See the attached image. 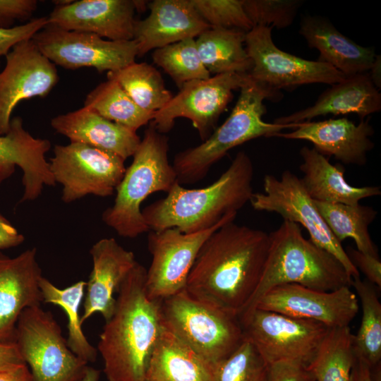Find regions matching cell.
<instances>
[{
  "mask_svg": "<svg viewBox=\"0 0 381 381\" xmlns=\"http://www.w3.org/2000/svg\"><path fill=\"white\" fill-rule=\"evenodd\" d=\"M269 244V234L261 229L226 223L201 246L186 291L239 316L258 285Z\"/></svg>",
  "mask_w": 381,
  "mask_h": 381,
  "instance_id": "1",
  "label": "cell"
},
{
  "mask_svg": "<svg viewBox=\"0 0 381 381\" xmlns=\"http://www.w3.org/2000/svg\"><path fill=\"white\" fill-rule=\"evenodd\" d=\"M146 270L137 262L121 284L114 314L105 322L97 351L108 381H145L155 346L164 329L160 301L145 288Z\"/></svg>",
  "mask_w": 381,
  "mask_h": 381,
  "instance_id": "2",
  "label": "cell"
},
{
  "mask_svg": "<svg viewBox=\"0 0 381 381\" xmlns=\"http://www.w3.org/2000/svg\"><path fill=\"white\" fill-rule=\"evenodd\" d=\"M253 162L238 152L228 169L210 186L188 189L176 182L166 197L142 210L152 231L175 228L185 234L207 229L229 213H237L253 193Z\"/></svg>",
  "mask_w": 381,
  "mask_h": 381,
  "instance_id": "3",
  "label": "cell"
},
{
  "mask_svg": "<svg viewBox=\"0 0 381 381\" xmlns=\"http://www.w3.org/2000/svg\"><path fill=\"white\" fill-rule=\"evenodd\" d=\"M267 258L258 285L238 318L250 313L271 289L296 284L322 291L351 286L352 278L329 253L306 238L296 223L283 220L269 234Z\"/></svg>",
  "mask_w": 381,
  "mask_h": 381,
  "instance_id": "4",
  "label": "cell"
},
{
  "mask_svg": "<svg viewBox=\"0 0 381 381\" xmlns=\"http://www.w3.org/2000/svg\"><path fill=\"white\" fill-rule=\"evenodd\" d=\"M283 97L251 80L240 89L238 100L224 122L195 147L177 153L172 167L179 184L198 182L207 174L211 167L231 149L259 137H271L284 129L298 127L267 123L262 120L267 109L265 99L277 102Z\"/></svg>",
  "mask_w": 381,
  "mask_h": 381,
  "instance_id": "5",
  "label": "cell"
},
{
  "mask_svg": "<svg viewBox=\"0 0 381 381\" xmlns=\"http://www.w3.org/2000/svg\"><path fill=\"white\" fill-rule=\"evenodd\" d=\"M168 152L169 138L150 123L116 189L113 205L102 215L104 223L120 236L135 238L149 231L142 202L153 193H168L177 182Z\"/></svg>",
  "mask_w": 381,
  "mask_h": 381,
  "instance_id": "6",
  "label": "cell"
},
{
  "mask_svg": "<svg viewBox=\"0 0 381 381\" xmlns=\"http://www.w3.org/2000/svg\"><path fill=\"white\" fill-rule=\"evenodd\" d=\"M163 324L214 366L244 339L237 315L193 297L184 289L160 303Z\"/></svg>",
  "mask_w": 381,
  "mask_h": 381,
  "instance_id": "7",
  "label": "cell"
},
{
  "mask_svg": "<svg viewBox=\"0 0 381 381\" xmlns=\"http://www.w3.org/2000/svg\"><path fill=\"white\" fill-rule=\"evenodd\" d=\"M13 341L34 381H80L87 366L69 349L52 313L40 306L20 313Z\"/></svg>",
  "mask_w": 381,
  "mask_h": 381,
  "instance_id": "8",
  "label": "cell"
},
{
  "mask_svg": "<svg viewBox=\"0 0 381 381\" xmlns=\"http://www.w3.org/2000/svg\"><path fill=\"white\" fill-rule=\"evenodd\" d=\"M239 320L244 337L253 344L266 364L308 365L330 329L318 322L257 308Z\"/></svg>",
  "mask_w": 381,
  "mask_h": 381,
  "instance_id": "9",
  "label": "cell"
},
{
  "mask_svg": "<svg viewBox=\"0 0 381 381\" xmlns=\"http://www.w3.org/2000/svg\"><path fill=\"white\" fill-rule=\"evenodd\" d=\"M263 189V193H253L251 196L250 202L254 210L277 213L284 220L302 226L310 240L332 254L352 279L360 277L341 243L332 233L296 174L289 170L283 171L279 178L266 174Z\"/></svg>",
  "mask_w": 381,
  "mask_h": 381,
  "instance_id": "10",
  "label": "cell"
},
{
  "mask_svg": "<svg viewBox=\"0 0 381 381\" xmlns=\"http://www.w3.org/2000/svg\"><path fill=\"white\" fill-rule=\"evenodd\" d=\"M124 162L109 152L70 142L56 145L49 162L56 183L62 186V200L71 203L87 195H114L126 171Z\"/></svg>",
  "mask_w": 381,
  "mask_h": 381,
  "instance_id": "11",
  "label": "cell"
},
{
  "mask_svg": "<svg viewBox=\"0 0 381 381\" xmlns=\"http://www.w3.org/2000/svg\"><path fill=\"white\" fill-rule=\"evenodd\" d=\"M272 28L258 25L246 33L245 47L253 64L248 74L252 80L281 92L282 89L291 90L307 84L331 85L346 78L327 64L279 49L272 40Z\"/></svg>",
  "mask_w": 381,
  "mask_h": 381,
  "instance_id": "12",
  "label": "cell"
},
{
  "mask_svg": "<svg viewBox=\"0 0 381 381\" xmlns=\"http://www.w3.org/2000/svg\"><path fill=\"white\" fill-rule=\"evenodd\" d=\"M250 80L248 73H223L187 82L169 102L156 111L150 122L164 134L178 118L189 119L202 141L216 128L220 115L233 97V92Z\"/></svg>",
  "mask_w": 381,
  "mask_h": 381,
  "instance_id": "13",
  "label": "cell"
},
{
  "mask_svg": "<svg viewBox=\"0 0 381 381\" xmlns=\"http://www.w3.org/2000/svg\"><path fill=\"white\" fill-rule=\"evenodd\" d=\"M39 50L55 65L67 69L95 68L116 71L138 56L135 42L114 41L90 32L67 30L48 24L32 37Z\"/></svg>",
  "mask_w": 381,
  "mask_h": 381,
  "instance_id": "14",
  "label": "cell"
},
{
  "mask_svg": "<svg viewBox=\"0 0 381 381\" xmlns=\"http://www.w3.org/2000/svg\"><path fill=\"white\" fill-rule=\"evenodd\" d=\"M236 214L229 213L212 227L195 233L185 234L175 228L151 230L147 238L152 255L146 271L147 296L161 301L183 290L202 244L217 229L234 221Z\"/></svg>",
  "mask_w": 381,
  "mask_h": 381,
  "instance_id": "15",
  "label": "cell"
},
{
  "mask_svg": "<svg viewBox=\"0 0 381 381\" xmlns=\"http://www.w3.org/2000/svg\"><path fill=\"white\" fill-rule=\"evenodd\" d=\"M256 308L318 322L332 329L349 326L359 306L358 297L350 286L322 291L286 284L268 291L258 301Z\"/></svg>",
  "mask_w": 381,
  "mask_h": 381,
  "instance_id": "16",
  "label": "cell"
},
{
  "mask_svg": "<svg viewBox=\"0 0 381 381\" xmlns=\"http://www.w3.org/2000/svg\"><path fill=\"white\" fill-rule=\"evenodd\" d=\"M59 81L54 63L32 39L16 44L0 72V135L9 130L12 112L22 100L47 96Z\"/></svg>",
  "mask_w": 381,
  "mask_h": 381,
  "instance_id": "17",
  "label": "cell"
},
{
  "mask_svg": "<svg viewBox=\"0 0 381 381\" xmlns=\"http://www.w3.org/2000/svg\"><path fill=\"white\" fill-rule=\"evenodd\" d=\"M50 148L49 140L35 138L23 128L20 116L11 119L8 131L0 135V184L14 172L16 166L19 167L24 188L19 202L33 201L45 186H55L45 157Z\"/></svg>",
  "mask_w": 381,
  "mask_h": 381,
  "instance_id": "18",
  "label": "cell"
},
{
  "mask_svg": "<svg viewBox=\"0 0 381 381\" xmlns=\"http://www.w3.org/2000/svg\"><path fill=\"white\" fill-rule=\"evenodd\" d=\"M369 120L361 119L358 124L345 117L306 121L299 123L291 132H279L271 137L307 140L327 157H334L345 164L363 166L375 145L370 140L374 129Z\"/></svg>",
  "mask_w": 381,
  "mask_h": 381,
  "instance_id": "19",
  "label": "cell"
},
{
  "mask_svg": "<svg viewBox=\"0 0 381 381\" xmlns=\"http://www.w3.org/2000/svg\"><path fill=\"white\" fill-rule=\"evenodd\" d=\"M138 1L80 0L56 6L49 23L67 30L95 34L114 41L133 39Z\"/></svg>",
  "mask_w": 381,
  "mask_h": 381,
  "instance_id": "20",
  "label": "cell"
},
{
  "mask_svg": "<svg viewBox=\"0 0 381 381\" xmlns=\"http://www.w3.org/2000/svg\"><path fill=\"white\" fill-rule=\"evenodd\" d=\"M35 248L14 258L0 253V342L13 341L20 313L43 302Z\"/></svg>",
  "mask_w": 381,
  "mask_h": 381,
  "instance_id": "21",
  "label": "cell"
},
{
  "mask_svg": "<svg viewBox=\"0 0 381 381\" xmlns=\"http://www.w3.org/2000/svg\"><path fill=\"white\" fill-rule=\"evenodd\" d=\"M92 269L86 282L82 324L96 313L105 322L114 314L121 284L138 262L134 253L123 248L114 238L97 241L90 248Z\"/></svg>",
  "mask_w": 381,
  "mask_h": 381,
  "instance_id": "22",
  "label": "cell"
},
{
  "mask_svg": "<svg viewBox=\"0 0 381 381\" xmlns=\"http://www.w3.org/2000/svg\"><path fill=\"white\" fill-rule=\"evenodd\" d=\"M148 8L150 14L134 23L133 40L138 56L183 40L195 39L210 28L191 0H154L148 3Z\"/></svg>",
  "mask_w": 381,
  "mask_h": 381,
  "instance_id": "23",
  "label": "cell"
},
{
  "mask_svg": "<svg viewBox=\"0 0 381 381\" xmlns=\"http://www.w3.org/2000/svg\"><path fill=\"white\" fill-rule=\"evenodd\" d=\"M381 109V95L369 73L346 77L323 91L315 102L291 114L278 117L274 123L286 125L310 121L319 116L356 114L361 119Z\"/></svg>",
  "mask_w": 381,
  "mask_h": 381,
  "instance_id": "24",
  "label": "cell"
},
{
  "mask_svg": "<svg viewBox=\"0 0 381 381\" xmlns=\"http://www.w3.org/2000/svg\"><path fill=\"white\" fill-rule=\"evenodd\" d=\"M51 126L71 142L109 152L124 160L133 157L141 140L135 131L108 120L86 107L54 117Z\"/></svg>",
  "mask_w": 381,
  "mask_h": 381,
  "instance_id": "25",
  "label": "cell"
},
{
  "mask_svg": "<svg viewBox=\"0 0 381 381\" xmlns=\"http://www.w3.org/2000/svg\"><path fill=\"white\" fill-rule=\"evenodd\" d=\"M298 32L310 49L319 52L318 61L330 65L345 77L368 72L377 55L373 47L356 44L320 16H304Z\"/></svg>",
  "mask_w": 381,
  "mask_h": 381,
  "instance_id": "26",
  "label": "cell"
},
{
  "mask_svg": "<svg viewBox=\"0 0 381 381\" xmlns=\"http://www.w3.org/2000/svg\"><path fill=\"white\" fill-rule=\"evenodd\" d=\"M302 163L300 179L309 196L315 201L353 205L362 199L381 194L380 186L355 187L344 177L345 170L339 164H332L328 158L315 148L303 147L299 152Z\"/></svg>",
  "mask_w": 381,
  "mask_h": 381,
  "instance_id": "27",
  "label": "cell"
},
{
  "mask_svg": "<svg viewBox=\"0 0 381 381\" xmlns=\"http://www.w3.org/2000/svg\"><path fill=\"white\" fill-rule=\"evenodd\" d=\"M214 366L164 327L150 357L145 381H213Z\"/></svg>",
  "mask_w": 381,
  "mask_h": 381,
  "instance_id": "28",
  "label": "cell"
},
{
  "mask_svg": "<svg viewBox=\"0 0 381 381\" xmlns=\"http://www.w3.org/2000/svg\"><path fill=\"white\" fill-rule=\"evenodd\" d=\"M246 32L210 28L197 37L201 61L211 74L248 73L253 64L245 47Z\"/></svg>",
  "mask_w": 381,
  "mask_h": 381,
  "instance_id": "29",
  "label": "cell"
},
{
  "mask_svg": "<svg viewBox=\"0 0 381 381\" xmlns=\"http://www.w3.org/2000/svg\"><path fill=\"white\" fill-rule=\"evenodd\" d=\"M314 201L320 215L339 242L351 238L358 250L379 257L368 230L377 214V210L359 202L348 205Z\"/></svg>",
  "mask_w": 381,
  "mask_h": 381,
  "instance_id": "30",
  "label": "cell"
},
{
  "mask_svg": "<svg viewBox=\"0 0 381 381\" xmlns=\"http://www.w3.org/2000/svg\"><path fill=\"white\" fill-rule=\"evenodd\" d=\"M116 81L142 109L152 113L164 107L173 97L160 73L152 65L135 61L116 71L107 73Z\"/></svg>",
  "mask_w": 381,
  "mask_h": 381,
  "instance_id": "31",
  "label": "cell"
},
{
  "mask_svg": "<svg viewBox=\"0 0 381 381\" xmlns=\"http://www.w3.org/2000/svg\"><path fill=\"white\" fill-rule=\"evenodd\" d=\"M85 286L86 282L81 280L66 288L59 289L43 276L40 280L43 302L61 308L67 315L68 346L78 357L88 363L95 361L97 350L84 334L79 315Z\"/></svg>",
  "mask_w": 381,
  "mask_h": 381,
  "instance_id": "32",
  "label": "cell"
},
{
  "mask_svg": "<svg viewBox=\"0 0 381 381\" xmlns=\"http://www.w3.org/2000/svg\"><path fill=\"white\" fill-rule=\"evenodd\" d=\"M354 287L360 299L362 318L359 329L353 334L355 357L364 361L370 368L380 365L381 361V303L373 284L360 277L353 278Z\"/></svg>",
  "mask_w": 381,
  "mask_h": 381,
  "instance_id": "33",
  "label": "cell"
},
{
  "mask_svg": "<svg viewBox=\"0 0 381 381\" xmlns=\"http://www.w3.org/2000/svg\"><path fill=\"white\" fill-rule=\"evenodd\" d=\"M349 326L329 329L308 365L316 381H350L356 357Z\"/></svg>",
  "mask_w": 381,
  "mask_h": 381,
  "instance_id": "34",
  "label": "cell"
},
{
  "mask_svg": "<svg viewBox=\"0 0 381 381\" xmlns=\"http://www.w3.org/2000/svg\"><path fill=\"white\" fill-rule=\"evenodd\" d=\"M84 107L135 131L151 122L155 115L140 108L116 81L108 79L87 95Z\"/></svg>",
  "mask_w": 381,
  "mask_h": 381,
  "instance_id": "35",
  "label": "cell"
},
{
  "mask_svg": "<svg viewBox=\"0 0 381 381\" xmlns=\"http://www.w3.org/2000/svg\"><path fill=\"white\" fill-rule=\"evenodd\" d=\"M152 59L171 78L179 89L187 82L210 77V73L201 61L193 38L155 49Z\"/></svg>",
  "mask_w": 381,
  "mask_h": 381,
  "instance_id": "36",
  "label": "cell"
},
{
  "mask_svg": "<svg viewBox=\"0 0 381 381\" xmlns=\"http://www.w3.org/2000/svg\"><path fill=\"white\" fill-rule=\"evenodd\" d=\"M265 368L259 352L244 337L232 353L214 366L213 381H262Z\"/></svg>",
  "mask_w": 381,
  "mask_h": 381,
  "instance_id": "37",
  "label": "cell"
},
{
  "mask_svg": "<svg viewBox=\"0 0 381 381\" xmlns=\"http://www.w3.org/2000/svg\"><path fill=\"white\" fill-rule=\"evenodd\" d=\"M210 28L248 32L253 25L246 13L242 0H191Z\"/></svg>",
  "mask_w": 381,
  "mask_h": 381,
  "instance_id": "38",
  "label": "cell"
},
{
  "mask_svg": "<svg viewBox=\"0 0 381 381\" xmlns=\"http://www.w3.org/2000/svg\"><path fill=\"white\" fill-rule=\"evenodd\" d=\"M303 3L302 0H242L244 11L253 27L277 29L289 27Z\"/></svg>",
  "mask_w": 381,
  "mask_h": 381,
  "instance_id": "39",
  "label": "cell"
},
{
  "mask_svg": "<svg viewBox=\"0 0 381 381\" xmlns=\"http://www.w3.org/2000/svg\"><path fill=\"white\" fill-rule=\"evenodd\" d=\"M48 24V18L42 17L32 19L21 25L0 28V56H6L20 42L32 39L35 34Z\"/></svg>",
  "mask_w": 381,
  "mask_h": 381,
  "instance_id": "40",
  "label": "cell"
},
{
  "mask_svg": "<svg viewBox=\"0 0 381 381\" xmlns=\"http://www.w3.org/2000/svg\"><path fill=\"white\" fill-rule=\"evenodd\" d=\"M262 381H316L308 365L295 362L266 364Z\"/></svg>",
  "mask_w": 381,
  "mask_h": 381,
  "instance_id": "41",
  "label": "cell"
},
{
  "mask_svg": "<svg viewBox=\"0 0 381 381\" xmlns=\"http://www.w3.org/2000/svg\"><path fill=\"white\" fill-rule=\"evenodd\" d=\"M37 6L36 0H0V28H11L16 20L29 18Z\"/></svg>",
  "mask_w": 381,
  "mask_h": 381,
  "instance_id": "42",
  "label": "cell"
},
{
  "mask_svg": "<svg viewBox=\"0 0 381 381\" xmlns=\"http://www.w3.org/2000/svg\"><path fill=\"white\" fill-rule=\"evenodd\" d=\"M356 269L366 277L367 280L379 289L381 287V262L379 257L360 252L348 247L346 250Z\"/></svg>",
  "mask_w": 381,
  "mask_h": 381,
  "instance_id": "43",
  "label": "cell"
},
{
  "mask_svg": "<svg viewBox=\"0 0 381 381\" xmlns=\"http://www.w3.org/2000/svg\"><path fill=\"white\" fill-rule=\"evenodd\" d=\"M24 240V236L0 212V250L16 247Z\"/></svg>",
  "mask_w": 381,
  "mask_h": 381,
  "instance_id": "44",
  "label": "cell"
},
{
  "mask_svg": "<svg viewBox=\"0 0 381 381\" xmlns=\"http://www.w3.org/2000/svg\"><path fill=\"white\" fill-rule=\"evenodd\" d=\"M26 364L14 341L0 342V370Z\"/></svg>",
  "mask_w": 381,
  "mask_h": 381,
  "instance_id": "45",
  "label": "cell"
},
{
  "mask_svg": "<svg viewBox=\"0 0 381 381\" xmlns=\"http://www.w3.org/2000/svg\"><path fill=\"white\" fill-rule=\"evenodd\" d=\"M0 381H34L27 364L0 370Z\"/></svg>",
  "mask_w": 381,
  "mask_h": 381,
  "instance_id": "46",
  "label": "cell"
},
{
  "mask_svg": "<svg viewBox=\"0 0 381 381\" xmlns=\"http://www.w3.org/2000/svg\"><path fill=\"white\" fill-rule=\"evenodd\" d=\"M350 381H373L370 369L362 360L356 358L351 371Z\"/></svg>",
  "mask_w": 381,
  "mask_h": 381,
  "instance_id": "47",
  "label": "cell"
},
{
  "mask_svg": "<svg viewBox=\"0 0 381 381\" xmlns=\"http://www.w3.org/2000/svg\"><path fill=\"white\" fill-rule=\"evenodd\" d=\"M370 78L376 87L380 89L381 87V59L380 55H376L373 64L368 71Z\"/></svg>",
  "mask_w": 381,
  "mask_h": 381,
  "instance_id": "48",
  "label": "cell"
},
{
  "mask_svg": "<svg viewBox=\"0 0 381 381\" xmlns=\"http://www.w3.org/2000/svg\"><path fill=\"white\" fill-rule=\"evenodd\" d=\"M99 371L90 366H87L80 381H98Z\"/></svg>",
  "mask_w": 381,
  "mask_h": 381,
  "instance_id": "49",
  "label": "cell"
}]
</instances>
